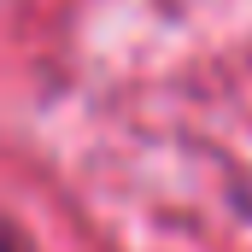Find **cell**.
<instances>
[{"mask_svg": "<svg viewBox=\"0 0 252 252\" xmlns=\"http://www.w3.org/2000/svg\"><path fill=\"white\" fill-rule=\"evenodd\" d=\"M0 252H12V241H6V229H0Z\"/></svg>", "mask_w": 252, "mask_h": 252, "instance_id": "cell-1", "label": "cell"}, {"mask_svg": "<svg viewBox=\"0 0 252 252\" xmlns=\"http://www.w3.org/2000/svg\"><path fill=\"white\" fill-rule=\"evenodd\" d=\"M247 211H252V205H247Z\"/></svg>", "mask_w": 252, "mask_h": 252, "instance_id": "cell-2", "label": "cell"}]
</instances>
